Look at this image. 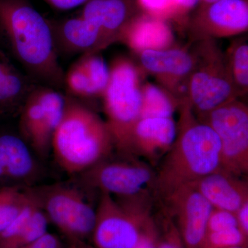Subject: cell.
I'll use <instances>...</instances> for the list:
<instances>
[{"label": "cell", "instance_id": "obj_36", "mask_svg": "<svg viewBox=\"0 0 248 248\" xmlns=\"http://www.w3.org/2000/svg\"><path fill=\"white\" fill-rule=\"evenodd\" d=\"M68 248H76L74 247V246H73V245L69 244V246H68Z\"/></svg>", "mask_w": 248, "mask_h": 248}, {"label": "cell", "instance_id": "obj_15", "mask_svg": "<svg viewBox=\"0 0 248 248\" xmlns=\"http://www.w3.org/2000/svg\"><path fill=\"white\" fill-rule=\"evenodd\" d=\"M49 22L58 55L97 53L108 46L100 29L81 16Z\"/></svg>", "mask_w": 248, "mask_h": 248}, {"label": "cell", "instance_id": "obj_30", "mask_svg": "<svg viewBox=\"0 0 248 248\" xmlns=\"http://www.w3.org/2000/svg\"><path fill=\"white\" fill-rule=\"evenodd\" d=\"M157 236L156 221L151 217L143 226L138 242L134 248H156Z\"/></svg>", "mask_w": 248, "mask_h": 248}, {"label": "cell", "instance_id": "obj_25", "mask_svg": "<svg viewBox=\"0 0 248 248\" xmlns=\"http://www.w3.org/2000/svg\"><path fill=\"white\" fill-rule=\"evenodd\" d=\"M64 87L68 95L77 97L96 96L91 79L79 60L69 68L64 77Z\"/></svg>", "mask_w": 248, "mask_h": 248}, {"label": "cell", "instance_id": "obj_24", "mask_svg": "<svg viewBox=\"0 0 248 248\" xmlns=\"http://www.w3.org/2000/svg\"><path fill=\"white\" fill-rule=\"evenodd\" d=\"M98 53H85L79 62L91 79L96 96H102L110 79V68Z\"/></svg>", "mask_w": 248, "mask_h": 248}, {"label": "cell", "instance_id": "obj_32", "mask_svg": "<svg viewBox=\"0 0 248 248\" xmlns=\"http://www.w3.org/2000/svg\"><path fill=\"white\" fill-rule=\"evenodd\" d=\"M55 9L66 11L84 6L89 0H44Z\"/></svg>", "mask_w": 248, "mask_h": 248}, {"label": "cell", "instance_id": "obj_10", "mask_svg": "<svg viewBox=\"0 0 248 248\" xmlns=\"http://www.w3.org/2000/svg\"><path fill=\"white\" fill-rule=\"evenodd\" d=\"M126 158L117 161L107 158L97 163L79 174L83 184L117 199L148 197V187L154 189L156 173L135 156Z\"/></svg>", "mask_w": 248, "mask_h": 248}, {"label": "cell", "instance_id": "obj_22", "mask_svg": "<svg viewBox=\"0 0 248 248\" xmlns=\"http://www.w3.org/2000/svg\"><path fill=\"white\" fill-rule=\"evenodd\" d=\"M225 59L238 95L246 93L248 88V45L246 40L234 42Z\"/></svg>", "mask_w": 248, "mask_h": 248}, {"label": "cell", "instance_id": "obj_9", "mask_svg": "<svg viewBox=\"0 0 248 248\" xmlns=\"http://www.w3.org/2000/svg\"><path fill=\"white\" fill-rule=\"evenodd\" d=\"M201 122L215 130L221 143V170L241 177L248 172V110L232 99L209 112Z\"/></svg>", "mask_w": 248, "mask_h": 248}, {"label": "cell", "instance_id": "obj_4", "mask_svg": "<svg viewBox=\"0 0 248 248\" xmlns=\"http://www.w3.org/2000/svg\"><path fill=\"white\" fill-rule=\"evenodd\" d=\"M110 68V79L102 97L106 122L115 148L125 155L134 125L140 119L142 106L140 69L125 58L116 59Z\"/></svg>", "mask_w": 248, "mask_h": 248}, {"label": "cell", "instance_id": "obj_7", "mask_svg": "<svg viewBox=\"0 0 248 248\" xmlns=\"http://www.w3.org/2000/svg\"><path fill=\"white\" fill-rule=\"evenodd\" d=\"M196 58L187 81L186 100L202 120L238 95L227 68L226 59L213 43H205Z\"/></svg>", "mask_w": 248, "mask_h": 248}, {"label": "cell", "instance_id": "obj_14", "mask_svg": "<svg viewBox=\"0 0 248 248\" xmlns=\"http://www.w3.org/2000/svg\"><path fill=\"white\" fill-rule=\"evenodd\" d=\"M173 117H146L134 125L125 156H140L156 162L169 152L177 136Z\"/></svg>", "mask_w": 248, "mask_h": 248}, {"label": "cell", "instance_id": "obj_2", "mask_svg": "<svg viewBox=\"0 0 248 248\" xmlns=\"http://www.w3.org/2000/svg\"><path fill=\"white\" fill-rule=\"evenodd\" d=\"M182 110L175 140L155 177L154 190L161 197L221 170L218 135L208 124L195 120L187 100Z\"/></svg>", "mask_w": 248, "mask_h": 248}, {"label": "cell", "instance_id": "obj_27", "mask_svg": "<svg viewBox=\"0 0 248 248\" xmlns=\"http://www.w3.org/2000/svg\"><path fill=\"white\" fill-rule=\"evenodd\" d=\"M157 226L156 248H186L175 223L169 215L163 211Z\"/></svg>", "mask_w": 248, "mask_h": 248}, {"label": "cell", "instance_id": "obj_31", "mask_svg": "<svg viewBox=\"0 0 248 248\" xmlns=\"http://www.w3.org/2000/svg\"><path fill=\"white\" fill-rule=\"evenodd\" d=\"M22 248H66L61 240L55 234L47 232L40 239Z\"/></svg>", "mask_w": 248, "mask_h": 248}, {"label": "cell", "instance_id": "obj_1", "mask_svg": "<svg viewBox=\"0 0 248 248\" xmlns=\"http://www.w3.org/2000/svg\"><path fill=\"white\" fill-rule=\"evenodd\" d=\"M38 84L64 87L50 22L27 0H0V47Z\"/></svg>", "mask_w": 248, "mask_h": 248}, {"label": "cell", "instance_id": "obj_5", "mask_svg": "<svg viewBox=\"0 0 248 248\" xmlns=\"http://www.w3.org/2000/svg\"><path fill=\"white\" fill-rule=\"evenodd\" d=\"M149 201L113 198L101 193L92 236L97 248H134L151 218Z\"/></svg>", "mask_w": 248, "mask_h": 248}, {"label": "cell", "instance_id": "obj_34", "mask_svg": "<svg viewBox=\"0 0 248 248\" xmlns=\"http://www.w3.org/2000/svg\"><path fill=\"white\" fill-rule=\"evenodd\" d=\"M70 244L73 245L76 248H97L93 245L88 244L83 241H76V242H69Z\"/></svg>", "mask_w": 248, "mask_h": 248}, {"label": "cell", "instance_id": "obj_20", "mask_svg": "<svg viewBox=\"0 0 248 248\" xmlns=\"http://www.w3.org/2000/svg\"><path fill=\"white\" fill-rule=\"evenodd\" d=\"M37 84L19 71L0 47V113L19 114L28 96Z\"/></svg>", "mask_w": 248, "mask_h": 248}, {"label": "cell", "instance_id": "obj_3", "mask_svg": "<svg viewBox=\"0 0 248 248\" xmlns=\"http://www.w3.org/2000/svg\"><path fill=\"white\" fill-rule=\"evenodd\" d=\"M114 148L106 122L73 97L66 95L64 112L51 145L60 168L78 175L107 159Z\"/></svg>", "mask_w": 248, "mask_h": 248}, {"label": "cell", "instance_id": "obj_26", "mask_svg": "<svg viewBox=\"0 0 248 248\" xmlns=\"http://www.w3.org/2000/svg\"><path fill=\"white\" fill-rule=\"evenodd\" d=\"M235 246L248 248V238L238 228L207 232L201 248H230Z\"/></svg>", "mask_w": 248, "mask_h": 248}, {"label": "cell", "instance_id": "obj_21", "mask_svg": "<svg viewBox=\"0 0 248 248\" xmlns=\"http://www.w3.org/2000/svg\"><path fill=\"white\" fill-rule=\"evenodd\" d=\"M142 106L140 119L146 117H173L178 104L169 93L154 84L141 86Z\"/></svg>", "mask_w": 248, "mask_h": 248}, {"label": "cell", "instance_id": "obj_12", "mask_svg": "<svg viewBox=\"0 0 248 248\" xmlns=\"http://www.w3.org/2000/svg\"><path fill=\"white\" fill-rule=\"evenodd\" d=\"M191 14L189 23L200 37H231L248 31V0H219L199 4Z\"/></svg>", "mask_w": 248, "mask_h": 248}, {"label": "cell", "instance_id": "obj_29", "mask_svg": "<svg viewBox=\"0 0 248 248\" xmlns=\"http://www.w3.org/2000/svg\"><path fill=\"white\" fill-rule=\"evenodd\" d=\"M238 228L236 213L213 208L207 223V232L226 231Z\"/></svg>", "mask_w": 248, "mask_h": 248}, {"label": "cell", "instance_id": "obj_11", "mask_svg": "<svg viewBox=\"0 0 248 248\" xmlns=\"http://www.w3.org/2000/svg\"><path fill=\"white\" fill-rule=\"evenodd\" d=\"M164 212L175 223L186 248H201L213 207L190 185L181 186L161 197Z\"/></svg>", "mask_w": 248, "mask_h": 248}, {"label": "cell", "instance_id": "obj_35", "mask_svg": "<svg viewBox=\"0 0 248 248\" xmlns=\"http://www.w3.org/2000/svg\"><path fill=\"white\" fill-rule=\"evenodd\" d=\"M219 1V0H200L199 4H210V3L215 2V1Z\"/></svg>", "mask_w": 248, "mask_h": 248}, {"label": "cell", "instance_id": "obj_8", "mask_svg": "<svg viewBox=\"0 0 248 248\" xmlns=\"http://www.w3.org/2000/svg\"><path fill=\"white\" fill-rule=\"evenodd\" d=\"M65 105L66 95L44 85L37 84L28 96L19 112V135L39 156H47L51 151Z\"/></svg>", "mask_w": 248, "mask_h": 248}, {"label": "cell", "instance_id": "obj_28", "mask_svg": "<svg viewBox=\"0 0 248 248\" xmlns=\"http://www.w3.org/2000/svg\"><path fill=\"white\" fill-rule=\"evenodd\" d=\"M182 0H138L144 13L167 21L172 19L174 11Z\"/></svg>", "mask_w": 248, "mask_h": 248}, {"label": "cell", "instance_id": "obj_13", "mask_svg": "<svg viewBox=\"0 0 248 248\" xmlns=\"http://www.w3.org/2000/svg\"><path fill=\"white\" fill-rule=\"evenodd\" d=\"M40 172L35 152L20 135L0 133V187L30 188Z\"/></svg>", "mask_w": 248, "mask_h": 248}, {"label": "cell", "instance_id": "obj_19", "mask_svg": "<svg viewBox=\"0 0 248 248\" xmlns=\"http://www.w3.org/2000/svg\"><path fill=\"white\" fill-rule=\"evenodd\" d=\"M174 36L167 21L142 13L121 32L118 40L126 44L137 53L160 50L170 46Z\"/></svg>", "mask_w": 248, "mask_h": 248}, {"label": "cell", "instance_id": "obj_17", "mask_svg": "<svg viewBox=\"0 0 248 248\" xmlns=\"http://www.w3.org/2000/svg\"><path fill=\"white\" fill-rule=\"evenodd\" d=\"M187 185L200 192L215 208L236 213L248 202V182L221 170Z\"/></svg>", "mask_w": 248, "mask_h": 248}, {"label": "cell", "instance_id": "obj_33", "mask_svg": "<svg viewBox=\"0 0 248 248\" xmlns=\"http://www.w3.org/2000/svg\"><path fill=\"white\" fill-rule=\"evenodd\" d=\"M238 228L248 238V202L243 205L236 213Z\"/></svg>", "mask_w": 248, "mask_h": 248}, {"label": "cell", "instance_id": "obj_16", "mask_svg": "<svg viewBox=\"0 0 248 248\" xmlns=\"http://www.w3.org/2000/svg\"><path fill=\"white\" fill-rule=\"evenodd\" d=\"M138 0H89L80 16L97 26L108 46L118 40L122 31L143 11Z\"/></svg>", "mask_w": 248, "mask_h": 248}, {"label": "cell", "instance_id": "obj_6", "mask_svg": "<svg viewBox=\"0 0 248 248\" xmlns=\"http://www.w3.org/2000/svg\"><path fill=\"white\" fill-rule=\"evenodd\" d=\"M29 189L49 222L57 227L68 242H86L92 236L96 209L78 187L56 184Z\"/></svg>", "mask_w": 248, "mask_h": 248}, {"label": "cell", "instance_id": "obj_18", "mask_svg": "<svg viewBox=\"0 0 248 248\" xmlns=\"http://www.w3.org/2000/svg\"><path fill=\"white\" fill-rule=\"evenodd\" d=\"M138 53L145 71L158 77L172 89L179 90L182 81L187 82L196 64L195 56L184 49H148Z\"/></svg>", "mask_w": 248, "mask_h": 248}, {"label": "cell", "instance_id": "obj_23", "mask_svg": "<svg viewBox=\"0 0 248 248\" xmlns=\"http://www.w3.org/2000/svg\"><path fill=\"white\" fill-rule=\"evenodd\" d=\"M27 200V189L9 186L0 187V233L20 213Z\"/></svg>", "mask_w": 248, "mask_h": 248}]
</instances>
